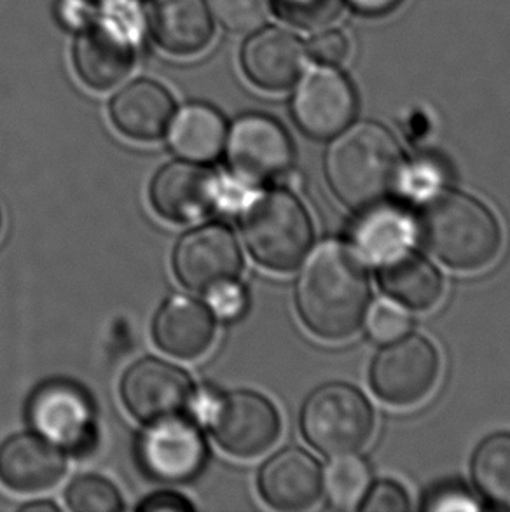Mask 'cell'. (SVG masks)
I'll return each instance as SVG.
<instances>
[{"label":"cell","instance_id":"8","mask_svg":"<svg viewBox=\"0 0 510 512\" xmlns=\"http://www.w3.org/2000/svg\"><path fill=\"white\" fill-rule=\"evenodd\" d=\"M441 374L439 352L427 338L411 334L390 341L371 366V387L381 401L414 406L432 394Z\"/></svg>","mask_w":510,"mask_h":512},{"label":"cell","instance_id":"41","mask_svg":"<svg viewBox=\"0 0 510 512\" xmlns=\"http://www.w3.org/2000/svg\"><path fill=\"white\" fill-rule=\"evenodd\" d=\"M0 229H2V210H0Z\"/></svg>","mask_w":510,"mask_h":512},{"label":"cell","instance_id":"36","mask_svg":"<svg viewBox=\"0 0 510 512\" xmlns=\"http://www.w3.org/2000/svg\"><path fill=\"white\" fill-rule=\"evenodd\" d=\"M56 16L65 27L83 30L97 18V9H93L90 0H60L56 6Z\"/></svg>","mask_w":510,"mask_h":512},{"label":"cell","instance_id":"18","mask_svg":"<svg viewBox=\"0 0 510 512\" xmlns=\"http://www.w3.org/2000/svg\"><path fill=\"white\" fill-rule=\"evenodd\" d=\"M304 58L306 49L299 37L278 27L255 30L242 51L245 74L266 91L292 88L303 72Z\"/></svg>","mask_w":510,"mask_h":512},{"label":"cell","instance_id":"10","mask_svg":"<svg viewBox=\"0 0 510 512\" xmlns=\"http://www.w3.org/2000/svg\"><path fill=\"white\" fill-rule=\"evenodd\" d=\"M243 268L240 245L231 229L207 224L180 238L173 250V270L187 289L208 292L233 282Z\"/></svg>","mask_w":510,"mask_h":512},{"label":"cell","instance_id":"19","mask_svg":"<svg viewBox=\"0 0 510 512\" xmlns=\"http://www.w3.org/2000/svg\"><path fill=\"white\" fill-rule=\"evenodd\" d=\"M152 336L168 355L184 360L198 359L214 343V313L189 296H173L166 299L156 313Z\"/></svg>","mask_w":510,"mask_h":512},{"label":"cell","instance_id":"5","mask_svg":"<svg viewBox=\"0 0 510 512\" xmlns=\"http://www.w3.org/2000/svg\"><path fill=\"white\" fill-rule=\"evenodd\" d=\"M374 425L366 395L348 383L317 388L301 413L304 437L327 457H348L362 450L373 437Z\"/></svg>","mask_w":510,"mask_h":512},{"label":"cell","instance_id":"37","mask_svg":"<svg viewBox=\"0 0 510 512\" xmlns=\"http://www.w3.org/2000/svg\"><path fill=\"white\" fill-rule=\"evenodd\" d=\"M140 512H191L194 511L193 502L179 493L158 492L145 497L137 506Z\"/></svg>","mask_w":510,"mask_h":512},{"label":"cell","instance_id":"15","mask_svg":"<svg viewBox=\"0 0 510 512\" xmlns=\"http://www.w3.org/2000/svg\"><path fill=\"white\" fill-rule=\"evenodd\" d=\"M219 179L212 170L191 161H172L151 182V205L163 219L191 222L215 208Z\"/></svg>","mask_w":510,"mask_h":512},{"label":"cell","instance_id":"26","mask_svg":"<svg viewBox=\"0 0 510 512\" xmlns=\"http://www.w3.org/2000/svg\"><path fill=\"white\" fill-rule=\"evenodd\" d=\"M369 485V469L360 458H339L327 474V492L332 506L341 511L355 509Z\"/></svg>","mask_w":510,"mask_h":512},{"label":"cell","instance_id":"9","mask_svg":"<svg viewBox=\"0 0 510 512\" xmlns=\"http://www.w3.org/2000/svg\"><path fill=\"white\" fill-rule=\"evenodd\" d=\"M292 158L289 133L273 118L249 114L238 119L229 132V168L252 187L283 177Z\"/></svg>","mask_w":510,"mask_h":512},{"label":"cell","instance_id":"25","mask_svg":"<svg viewBox=\"0 0 510 512\" xmlns=\"http://www.w3.org/2000/svg\"><path fill=\"white\" fill-rule=\"evenodd\" d=\"M472 474L486 499L510 506V432H497L477 446Z\"/></svg>","mask_w":510,"mask_h":512},{"label":"cell","instance_id":"4","mask_svg":"<svg viewBox=\"0 0 510 512\" xmlns=\"http://www.w3.org/2000/svg\"><path fill=\"white\" fill-rule=\"evenodd\" d=\"M242 229L255 261L278 273L296 270L313 243L310 214L287 191H269L249 203Z\"/></svg>","mask_w":510,"mask_h":512},{"label":"cell","instance_id":"38","mask_svg":"<svg viewBox=\"0 0 510 512\" xmlns=\"http://www.w3.org/2000/svg\"><path fill=\"white\" fill-rule=\"evenodd\" d=\"M402 175L406 177L407 193L420 196V194H428L435 191V187L439 184V172L434 167H430L427 163L416 165L406 173V168Z\"/></svg>","mask_w":510,"mask_h":512},{"label":"cell","instance_id":"23","mask_svg":"<svg viewBox=\"0 0 510 512\" xmlns=\"http://www.w3.org/2000/svg\"><path fill=\"white\" fill-rule=\"evenodd\" d=\"M172 121L170 146L187 160H215L226 146V121L221 112L210 105H186Z\"/></svg>","mask_w":510,"mask_h":512},{"label":"cell","instance_id":"30","mask_svg":"<svg viewBox=\"0 0 510 512\" xmlns=\"http://www.w3.org/2000/svg\"><path fill=\"white\" fill-rule=\"evenodd\" d=\"M409 327H411L409 315L399 306L386 303V301H381L374 306L369 313V319H367L369 334L378 343L399 340L404 334H407Z\"/></svg>","mask_w":510,"mask_h":512},{"label":"cell","instance_id":"2","mask_svg":"<svg viewBox=\"0 0 510 512\" xmlns=\"http://www.w3.org/2000/svg\"><path fill=\"white\" fill-rule=\"evenodd\" d=\"M325 172L346 207L369 210L399 186L404 154L386 126L366 121L339 133L327 153Z\"/></svg>","mask_w":510,"mask_h":512},{"label":"cell","instance_id":"35","mask_svg":"<svg viewBox=\"0 0 510 512\" xmlns=\"http://www.w3.org/2000/svg\"><path fill=\"white\" fill-rule=\"evenodd\" d=\"M250 191H252V186L238 179V177L219 180L215 207L222 210V212L236 214L238 210H242L249 203Z\"/></svg>","mask_w":510,"mask_h":512},{"label":"cell","instance_id":"12","mask_svg":"<svg viewBox=\"0 0 510 512\" xmlns=\"http://www.w3.org/2000/svg\"><path fill=\"white\" fill-rule=\"evenodd\" d=\"M194 385L191 376L172 362L145 357L128 367L121 380V399L140 422H158L189 408Z\"/></svg>","mask_w":510,"mask_h":512},{"label":"cell","instance_id":"39","mask_svg":"<svg viewBox=\"0 0 510 512\" xmlns=\"http://www.w3.org/2000/svg\"><path fill=\"white\" fill-rule=\"evenodd\" d=\"M360 14L366 16H381L390 13L399 6L402 0H346Z\"/></svg>","mask_w":510,"mask_h":512},{"label":"cell","instance_id":"3","mask_svg":"<svg viewBox=\"0 0 510 512\" xmlns=\"http://www.w3.org/2000/svg\"><path fill=\"white\" fill-rule=\"evenodd\" d=\"M418 235L430 254L460 271L490 266L504 240L500 222L490 208L460 191L428 198L418 217Z\"/></svg>","mask_w":510,"mask_h":512},{"label":"cell","instance_id":"24","mask_svg":"<svg viewBox=\"0 0 510 512\" xmlns=\"http://www.w3.org/2000/svg\"><path fill=\"white\" fill-rule=\"evenodd\" d=\"M413 222L395 208H369L366 217L353 229V240L360 254L385 263L397 256L413 240Z\"/></svg>","mask_w":510,"mask_h":512},{"label":"cell","instance_id":"33","mask_svg":"<svg viewBox=\"0 0 510 512\" xmlns=\"http://www.w3.org/2000/svg\"><path fill=\"white\" fill-rule=\"evenodd\" d=\"M359 509L366 512H404L409 509V497L399 483L385 479L371 488Z\"/></svg>","mask_w":510,"mask_h":512},{"label":"cell","instance_id":"34","mask_svg":"<svg viewBox=\"0 0 510 512\" xmlns=\"http://www.w3.org/2000/svg\"><path fill=\"white\" fill-rule=\"evenodd\" d=\"M423 509H427V511H462V509H477V504L463 486L444 485L428 493Z\"/></svg>","mask_w":510,"mask_h":512},{"label":"cell","instance_id":"6","mask_svg":"<svg viewBox=\"0 0 510 512\" xmlns=\"http://www.w3.org/2000/svg\"><path fill=\"white\" fill-rule=\"evenodd\" d=\"M28 422L60 450L86 457L97 444V411L90 394L69 380H51L30 395Z\"/></svg>","mask_w":510,"mask_h":512},{"label":"cell","instance_id":"22","mask_svg":"<svg viewBox=\"0 0 510 512\" xmlns=\"http://www.w3.org/2000/svg\"><path fill=\"white\" fill-rule=\"evenodd\" d=\"M380 284L393 301L420 312L434 308L444 294L441 273L411 250L381 263Z\"/></svg>","mask_w":510,"mask_h":512},{"label":"cell","instance_id":"14","mask_svg":"<svg viewBox=\"0 0 510 512\" xmlns=\"http://www.w3.org/2000/svg\"><path fill=\"white\" fill-rule=\"evenodd\" d=\"M140 39L118 23L97 13L88 27L79 30L74 42V67L88 88L107 91L116 88L130 76L137 58Z\"/></svg>","mask_w":510,"mask_h":512},{"label":"cell","instance_id":"16","mask_svg":"<svg viewBox=\"0 0 510 512\" xmlns=\"http://www.w3.org/2000/svg\"><path fill=\"white\" fill-rule=\"evenodd\" d=\"M65 472V451L39 434L20 432L0 444V483L13 492H44L58 485Z\"/></svg>","mask_w":510,"mask_h":512},{"label":"cell","instance_id":"1","mask_svg":"<svg viewBox=\"0 0 510 512\" xmlns=\"http://www.w3.org/2000/svg\"><path fill=\"white\" fill-rule=\"evenodd\" d=\"M371 299L364 264L341 243H325L297 280L296 306L304 326L322 340L339 341L359 331Z\"/></svg>","mask_w":510,"mask_h":512},{"label":"cell","instance_id":"13","mask_svg":"<svg viewBox=\"0 0 510 512\" xmlns=\"http://www.w3.org/2000/svg\"><path fill=\"white\" fill-rule=\"evenodd\" d=\"M359 111L352 83L338 70H313L297 86L292 114L313 139H332L352 125Z\"/></svg>","mask_w":510,"mask_h":512},{"label":"cell","instance_id":"11","mask_svg":"<svg viewBox=\"0 0 510 512\" xmlns=\"http://www.w3.org/2000/svg\"><path fill=\"white\" fill-rule=\"evenodd\" d=\"M207 457V443L201 430L179 416L152 422L138 441L142 469L163 483L191 481L205 467Z\"/></svg>","mask_w":510,"mask_h":512},{"label":"cell","instance_id":"17","mask_svg":"<svg viewBox=\"0 0 510 512\" xmlns=\"http://www.w3.org/2000/svg\"><path fill=\"white\" fill-rule=\"evenodd\" d=\"M257 485L269 506L280 511H301L320 499L324 471L308 451L287 448L262 465Z\"/></svg>","mask_w":510,"mask_h":512},{"label":"cell","instance_id":"27","mask_svg":"<svg viewBox=\"0 0 510 512\" xmlns=\"http://www.w3.org/2000/svg\"><path fill=\"white\" fill-rule=\"evenodd\" d=\"M65 502L77 512H119L125 509L116 485L95 474H84L74 479L65 492Z\"/></svg>","mask_w":510,"mask_h":512},{"label":"cell","instance_id":"31","mask_svg":"<svg viewBox=\"0 0 510 512\" xmlns=\"http://www.w3.org/2000/svg\"><path fill=\"white\" fill-rule=\"evenodd\" d=\"M308 55L324 67H338L350 55V41L339 30H324L308 44Z\"/></svg>","mask_w":510,"mask_h":512},{"label":"cell","instance_id":"28","mask_svg":"<svg viewBox=\"0 0 510 512\" xmlns=\"http://www.w3.org/2000/svg\"><path fill=\"white\" fill-rule=\"evenodd\" d=\"M271 0H210L215 20L231 34H252L268 20Z\"/></svg>","mask_w":510,"mask_h":512},{"label":"cell","instance_id":"32","mask_svg":"<svg viewBox=\"0 0 510 512\" xmlns=\"http://www.w3.org/2000/svg\"><path fill=\"white\" fill-rule=\"evenodd\" d=\"M207 299L212 313L224 320L240 319L249 306L247 292L235 280L210 289Z\"/></svg>","mask_w":510,"mask_h":512},{"label":"cell","instance_id":"21","mask_svg":"<svg viewBox=\"0 0 510 512\" xmlns=\"http://www.w3.org/2000/svg\"><path fill=\"white\" fill-rule=\"evenodd\" d=\"M149 21L156 42L172 55L201 53L214 37V16L205 0H154Z\"/></svg>","mask_w":510,"mask_h":512},{"label":"cell","instance_id":"29","mask_svg":"<svg viewBox=\"0 0 510 512\" xmlns=\"http://www.w3.org/2000/svg\"><path fill=\"white\" fill-rule=\"evenodd\" d=\"M271 7L290 25L303 30L329 27L343 9V0H271Z\"/></svg>","mask_w":510,"mask_h":512},{"label":"cell","instance_id":"40","mask_svg":"<svg viewBox=\"0 0 510 512\" xmlns=\"http://www.w3.org/2000/svg\"><path fill=\"white\" fill-rule=\"evenodd\" d=\"M21 511L23 512H58L60 511V507L53 504V502H48V500H44V502H32V504H27V506L21 507Z\"/></svg>","mask_w":510,"mask_h":512},{"label":"cell","instance_id":"20","mask_svg":"<svg viewBox=\"0 0 510 512\" xmlns=\"http://www.w3.org/2000/svg\"><path fill=\"white\" fill-rule=\"evenodd\" d=\"M173 112L175 102L170 91L147 79L125 86L109 107L118 132L140 142L161 139L172 125Z\"/></svg>","mask_w":510,"mask_h":512},{"label":"cell","instance_id":"7","mask_svg":"<svg viewBox=\"0 0 510 512\" xmlns=\"http://www.w3.org/2000/svg\"><path fill=\"white\" fill-rule=\"evenodd\" d=\"M205 425L222 450L238 458L259 457L282 430L275 404L252 390L217 394Z\"/></svg>","mask_w":510,"mask_h":512}]
</instances>
